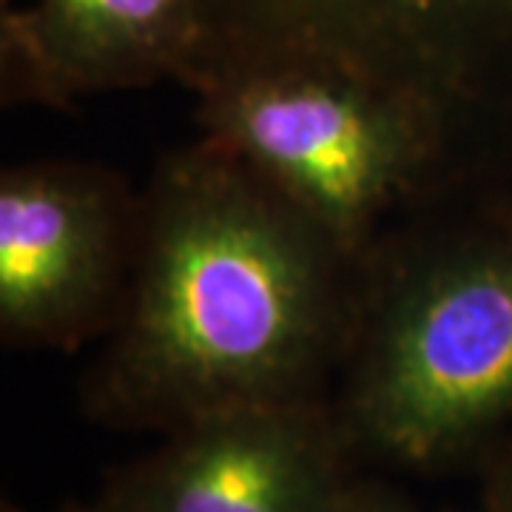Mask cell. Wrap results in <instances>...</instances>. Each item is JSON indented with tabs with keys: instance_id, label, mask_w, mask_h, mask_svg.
<instances>
[{
	"instance_id": "cell-1",
	"label": "cell",
	"mask_w": 512,
	"mask_h": 512,
	"mask_svg": "<svg viewBox=\"0 0 512 512\" xmlns=\"http://www.w3.org/2000/svg\"><path fill=\"white\" fill-rule=\"evenodd\" d=\"M362 285L353 256L220 143L168 151L140 191L126 302L80 382L83 416L171 433L330 399Z\"/></svg>"
},
{
	"instance_id": "cell-12",
	"label": "cell",
	"mask_w": 512,
	"mask_h": 512,
	"mask_svg": "<svg viewBox=\"0 0 512 512\" xmlns=\"http://www.w3.org/2000/svg\"><path fill=\"white\" fill-rule=\"evenodd\" d=\"M441 512H461V510H441ZM476 512H484V510H476Z\"/></svg>"
},
{
	"instance_id": "cell-13",
	"label": "cell",
	"mask_w": 512,
	"mask_h": 512,
	"mask_svg": "<svg viewBox=\"0 0 512 512\" xmlns=\"http://www.w3.org/2000/svg\"><path fill=\"white\" fill-rule=\"evenodd\" d=\"M504 200H512V197H504Z\"/></svg>"
},
{
	"instance_id": "cell-8",
	"label": "cell",
	"mask_w": 512,
	"mask_h": 512,
	"mask_svg": "<svg viewBox=\"0 0 512 512\" xmlns=\"http://www.w3.org/2000/svg\"><path fill=\"white\" fill-rule=\"evenodd\" d=\"M330 512H419V507L396 484L353 473Z\"/></svg>"
},
{
	"instance_id": "cell-5",
	"label": "cell",
	"mask_w": 512,
	"mask_h": 512,
	"mask_svg": "<svg viewBox=\"0 0 512 512\" xmlns=\"http://www.w3.org/2000/svg\"><path fill=\"white\" fill-rule=\"evenodd\" d=\"M140 194L111 168L35 160L0 174V339L72 350L103 339L126 302Z\"/></svg>"
},
{
	"instance_id": "cell-4",
	"label": "cell",
	"mask_w": 512,
	"mask_h": 512,
	"mask_svg": "<svg viewBox=\"0 0 512 512\" xmlns=\"http://www.w3.org/2000/svg\"><path fill=\"white\" fill-rule=\"evenodd\" d=\"M217 55L325 60L430 126L444 202L512 194V0H208Z\"/></svg>"
},
{
	"instance_id": "cell-6",
	"label": "cell",
	"mask_w": 512,
	"mask_h": 512,
	"mask_svg": "<svg viewBox=\"0 0 512 512\" xmlns=\"http://www.w3.org/2000/svg\"><path fill=\"white\" fill-rule=\"evenodd\" d=\"M356 461L330 399L239 407L165 433L100 498L117 512H330Z\"/></svg>"
},
{
	"instance_id": "cell-10",
	"label": "cell",
	"mask_w": 512,
	"mask_h": 512,
	"mask_svg": "<svg viewBox=\"0 0 512 512\" xmlns=\"http://www.w3.org/2000/svg\"><path fill=\"white\" fill-rule=\"evenodd\" d=\"M57 512H117L111 507L106 498H97V501H72L66 507H60Z\"/></svg>"
},
{
	"instance_id": "cell-3",
	"label": "cell",
	"mask_w": 512,
	"mask_h": 512,
	"mask_svg": "<svg viewBox=\"0 0 512 512\" xmlns=\"http://www.w3.org/2000/svg\"><path fill=\"white\" fill-rule=\"evenodd\" d=\"M202 137L353 256L441 194L436 137L396 94L325 60L217 55L185 86Z\"/></svg>"
},
{
	"instance_id": "cell-11",
	"label": "cell",
	"mask_w": 512,
	"mask_h": 512,
	"mask_svg": "<svg viewBox=\"0 0 512 512\" xmlns=\"http://www.w3.org/2000/svg\"><path fill=\"white\" fill-rule=\"evenodd\" d=\"M0 512H26V510H20L18 504H9V501H3V510Z\"/></svg>"
},
{
	"instance_id": "cell-2",
	"label": "cell",
	"mask_w": 512,
	"mask_h": 512,
	"mask_svg": "<svg viewBox=\"0 0 512 512\" xmlns=\"http://www.w3.org/2000/svg\"><path fill=\"white\" fill-rule=\"evenodd\" d=\"M330 402L356 458L481 461L512 427V200L430 205L362 259Z\"/></svg>"
},
{
	"instance_id": "cell-9",
	"label": "cell",
	"mask_w": 512,
	"mask_h": 512,
	"mask_svg": "<svg viewBox=\"0 0 512 512\" xmlns=\"http://www.w3.org/2000/svg\"><path fill=\"white\" fill-rule=\"evenodd\" d=\"M481 464V510L512 512V427L484 453Z\"/></svg>"
},
{
	"instance_id": "cell-7",
	"label": "cell",
	"mask_w": 512,
	"mask_h": 512,
	"mask_svg": "<svg viewBox=\"0 0 512 512\" xmlns=\"http://www.w3.org/2000/svg\"><path fill=\"white\" fill-rule=\"evenodd\" d=\"M214 46L208 0H32L0 12L6 103L63 109L80 97L188 86Z\"/></svg>"
}]
</instances>
